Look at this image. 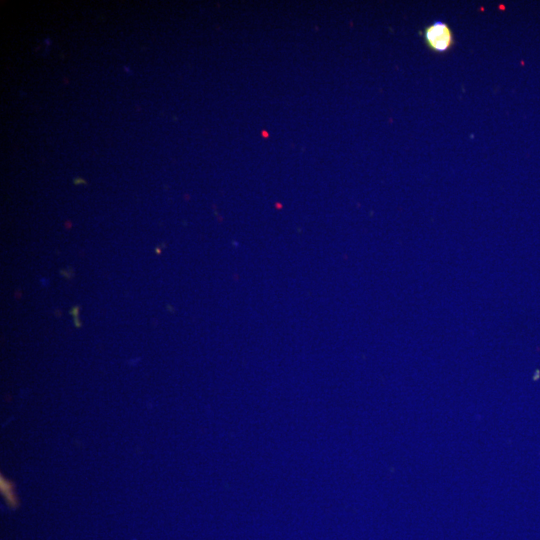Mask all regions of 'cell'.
<instances>
[{
	"instance_id": "cell-1",
	"label": "cell",
	"mask_w": 540,
	"mask_h": 540,
	"mask_svg": "<svg viewBox=\"0 0 540 540\" xmlns=\"http://www.w3.org/2000/svg\"><path fill=\"white\" fill-rule=\"evenodd\" d=\"M423 39L427 47L436 53L447 52L454 44L452 30L443 20H435L426 26Z\"/></svg>"
},
{
	"instance_id": "cell-2",
	"label": "cell",
	"mask_w": 540,
	"mask_h": 540,
	"mask_svg": "<svg viewBox=\"0 0 540 540\" xmlns=\"http://www.w3.org/2000/svg\"><path fill=\"white\" fill-rule=\"evenodd\" d=\"M1 492L10 506H15L17 504L13 484L3 477H1Z\"/></svg>"
}]
</instances>
